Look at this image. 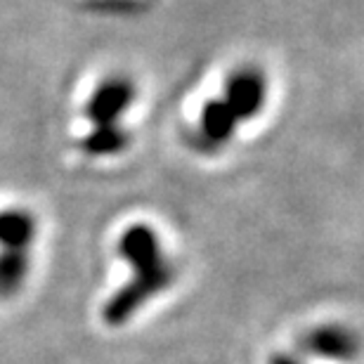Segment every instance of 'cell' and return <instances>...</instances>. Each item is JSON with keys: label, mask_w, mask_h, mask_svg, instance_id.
Here are the masks:
<instances>
[{"label": "cell", "mask_w": 364, "mask_h": 364, "mask_svg": "<svg viewBox=\"0 0 364 364\" xmlns=\"http://www.w3.org/2000/svg\"><path fill=\"white\" fill-rule=\"evenodd\" d=\"M92 7L100 12H137L144 0H90Z\"/></svg>", "instance_id": "cell-10"}, {"label": "cell", "mask_w": 364, "mask_h": 364, "mask_svg": "<svg viewBox=\"0 0 364 364\" xmlns=\"http://www.w3.org/2000/svg\"><path fill=\"white\" fill-rule=\"evenodd\" d=\"M130 144V133L119 123L112 126H95L88 135L78 142L83 154L88 156H114L121 154Z\"/></svg>", "instance_id": "cell-8"}, {"label": "cell", "mask_w": 364, "mask_h": 364, "mask_svg": "<svg viewBox=\"0 0 364 364\" xmlns=\"http://www.w3.org/2000/svg\"><path fill=\"white\" fill-rule=\"evenodd\" d=\"M225 105L232 109L237 121H249L263 112L267 100L265 74L256 67H239L225 83Z\"/></svg>", "instance_id": "cell-2"}, {"label": "cell", "mask_w": 364, "mask_h": 364, "mask_svg": "<svg viewBox=\"0 0 364 364\" xmlns=\"http://www.w3.org/2000/svg\"><path fill=\"white\" fill-rule=\"evenodd\" d=\"M237 119L232 109L225 105V100H208L201 109L199 121V137L206 149H218L228 144L235 137Z\"/></svg>", "instance_id": "cell-6"}, {"label": "cell", "mask_w": 364, "mask_h": 364, "mask_svg": "<svg viewBox=\"0 0 364 364\" xmlns=\"http://www.w3.org/2000/svg\"><path fill=\"white\" fill-rule=\"evenodd\" d=\"M301 350L322 360L353 362L358 358L360 341L355 331L343 324H322L301 338Z\"/></svg>", "instance_id": "cell-5"}, {"label": "cell", "mask_w": 364, "mask_h": 364, "mask_svg": "<svg viewBox=\"0 0 364 364\" xmlns=\"http://www.w3.org/2000/svg\"><path fill=\"white\" fill-rule=\"evenodd\" d=\"M28 274V251L0 249V298H10L21 289Z\"/></svg>", "instance_id": "cell-9"}, {"label": "cell", "mask_w": 364, "mask_h": 364, "mask_svg": "<svg viewBox=\"0 0 364 364\" xmlns=\"http://www.w3.org/2000/svg\"><path fill=\"white\" fill-rule=\"evenodd\" d=\"M173 279H176V267L171 263L161 265L159 270L149 274H133V279L123 284V287L105 303L102 319H105L109 326H123L149 298H154L161 294V291L168 289Z\"/></svg>", "instance_id": "cell-1"}, {"label": "cell", "mask_w": 364, "mask_h": 364, "mask_svg": "<svg viewBox=\"0 0 364 364\" xmlns=\"http://www.w3.org/2000/svg\"><path fill=\"white\" fill-rule=\"evenodd\" d=\"M267 364H303L301 360H296L294 355H287V353H277L270 358V362Z\"/></svg>", "instance_id": "cell-11"}, {"label": "cell", "mask_w": 364, "mask_h": 364, "mask_svg": "<svg viewBox=\"0 0 364 364\" xmlns=\"http://www.w3.org/2000/svg\"><path fill=\"white\" fill-rule=\"evenodd\" d=\"M119 253L133 267L135 274H149L168 260L161 253V239L147 223H137L123 232L119 239Z\"/></svg>", "instance_id": "cell-4"}, {"label": "cell", "mask_w": 364, "mask_h": 364, "mask_svg": "<svg viewBox=\"0 0 364 364\" xmlns=\"http://www.w3.org/2000/svg\"><path fill=\"white\" fill-rule=\"evenodd\" d=\"M36 237V218L24 208L0 210V249L28 251Z\"/></svg>", "instance_id": "cell-7"}, {"label": "cell", "mask_w": 364, "mask_h": 364, "mask_svg": "<svg viewBox=\"0 0 364 364\" xmlns=\"http://www.w3.org/2000/svg\"><path fill=\"white\" fill-rule=\"evenodd\" d=\"M135 100V85L126 76H112L100 83L85 105V116L92 126H112L126 114Z\"/></svg>", "instance_id": "cell-3"}]
</instances>
